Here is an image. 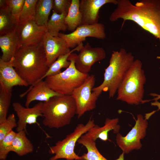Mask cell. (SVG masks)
Wrapping results in <instances>:
<instances>
[{"instance_id": "obj_1", "label": "cell", "mask_w": 160, "mask_h": 160, "mask_svg": "<svg viewBox=\"0 0 160 160\" xmlns=\"http://www.w3.org/2000/svg\"><path fill=\"white\" fill-rule=\"evenodd\" d=\"M116 8L109 18L111 22H134L159 41L160 44V0H140L133 4L129 0H117Z\"/></svg>"}, {"instance_id": "obj_2", "label": "cell", "mask_w": 160, "mask_h": 160, "mask_svg": "<svg viewBox=\"0 0 160 160\" xmlns=\"http://www.w3.org/2000/svg\"><path fill=\"white\" fill-rule=\"evenodd\" d=\"M10 61L20 76L31 86L38 82L49 68L42 41L35 45L20 46Z\"/></svg>"}, {"instance_id": "obj_3", "label": "cell", "mask_w": 160, "mask_h": 160, "mask_svg": "<svg viewBox=\"0 0 160 160\" xmlns=\"http://www.w3.org/2000/svg\"><path fill=\"white\" fill-rule=\"evenodd\" d=\"M134 60L132 53L127 52L124 48L119 51H113L109 65L105 70L103 81L100 85L93 88V94L98 98L102 92H108L109 98L113 97Z\"/></svg>"}, {"instance_id": "obj_4", "label": "cell", "mask_w": 160, "mask_h": 160, "mask_svg": "<svg viewBox=\"0 0 160 160\" xmlns=\"http://www.w3.org/2000/svg\"><path fill=\"white\" fill-rule=\"evenodd\" d=\"M42 112L43 125L49 128L59 129L69 125L76 114V106L71 95L55 96L43 102Z\"/></svg>"}, {"instance_id": "obj_5", "label": "cell", "mask_w": 160, "mask_h": 160, "mask_svg": "<svg viewBox=\"0 0 160 160\" xmlns=\"http://www.w3.org/2000/svg\"><path fill=\"white\" fill-rule=\"evenodd\" d=\"M146 81L142 62L138 59L135 60L125 74L118 89L116 100L130 105L142 103Z\"/></svg>"}, {"instance_id": "obj_6", "label": "cell", "mask_w": 160, "mask_h": 160, "mask_svg": "<svg viewBox=\"0 0 160 160\" xmlns=\"http://www.w3.org/2000/svg\"><path fill=\"white\" fill-rule=\"evenodd\" d=\"M77 54L72 53L68 60L69 66L63 72L45 78V81L51 89L62 95H71L74 89L81 85L89 75L82 73L76 68L75 59Z\"/></svg>"}, {"instance_id": "obj_7", "label": "cell", "mask_w": 160, "mask_h": 160, "mask_svg": "<svg viewBox=\"0 0 160 160\" xmlns=\"http://www.w3.org/2000/svg\"><path fill=\"white\" fill-rule=\"evenodd\" d=\"M95 125L94 120L91 118L85 124H78L73 132L67 135L63 140L58 141L54 145L49 147V152L54 155L49 160L61 159L66 160H82L81 156H78L74 152L76 143L82 135Z\"/></svg>"}, {"instance_id": "obj_8", "label": "cell", "mask_w": 160, "mask_h": 160, "mask_svg": "<svg viewBox=\"0 0 160 160\" xmlns=\"http://www.w3.org/2000/svg\"><path fill=\"white\" fill-rule=\"evenodd\" d=\"M95 81L94 75H89L84 82L73 92L71 95L74 98L76 106L78 118L85 113L94 109L98 98L92 93Z\"/></svg>"}, {"instance_id": "obj_9", "label": "cell", "mask_w": 160, "mask_h": 160, "mask_svg": "<svg viewBox=\"0 0 160 160\" xmlns=\"http://www.w3.org/2000/svg\"><path fill=\"white\" fill-rule=\"evenodd\" d=\"M148 124L147 119L139 114L137 116L135 125L126 136H123L119 133L117 134L116 143L123 152L127 153L142 147L140 140L146 135Z\"/></svg>"}, {"instance_id": "obj_10", "label": "cell", "mask_w": 160, "mask_h": 160, "mask_svg": "<svg viewBox=\"0 0 160 160\" xmlns=\"http://www.w3.org/2000/svg\"><path fill=\"white\" fill-rule=\"evenodd\" d=\"M58 36L65 40L70 48H75L83 43L88 37L101 39L106 37L104 25L99 23L92 25H81L70 33H60Z\"/></svg>"}, {"instance_id": "obj_11", "label": "cell", "mask_w": 160, "mask_h": 160, "mask_svg": "<svg viewBox=\"0 0 160 160\" xmlns=\"http://www.w3.org/2000/svg\"><path fill=\"white\" fill-rule=\"evenodd\" d=\"M43 102H39L32 107H24L20 103L15 102L12 104L13 109L18 118L16 130L17 132L24 130L27 134V124H36L44 132L47 138L51 137L41 127L37 121L39 117L42 116V108Z\"/></svg>"}, {"instance_id": "obj_12", "label": "cell", "mask_w": 160, "mask_h": 160, "mask_svg": "<svg viewBox=\"0 0 160 160\" xmlns=\"http://www.w3.org/2000/svg\"><path fill=\"white\" fill-rule=\"evenodd\" d=\"M76 55L75 65L76 69L81 73L89 74L92 66L96 62L106 57L105 50L102 47H93L87 42L83 46Z\"/></svg>"}, {"instance_id": "obj_13", "label": "cell", "mask_w": 160, "mask_h": 160, "mask_svg": "<svg viewBox=\"0 0 160 160\" xmlns=\"http://www.w3.org/2000/svg\"><path fill=\"white\" fill-rule=\"evenodd\" d=\"M46 31V27L38 25L33 20L19 24L16 30L20 46L33 45L40 43Z\"/></svg>"}, {"instance_id": "obj_14", "label": "cell", "mask_w": 160, "mask_h": 160, "mask_svg": "<svg viewBox=\"0 0 160 160\" xmlns=\"http://www.w3.org/2000/svg\"><path fill=\"white\" fill-rule=\"evenodd\" d=\"M42 42L49 67L59 56L71 51L63 38L52 36L47 31L44 35Z\"/></svg>"}, {"instance_id": "obj_15", "label": "cell", "mask_w": 160, "mask_h": 160, "mask_svg": "<svg viewBox=\"0 0 160 160\" xmlns=\"http://www.w3.org/2000/svg\"><path fill=\"white\" fill-rule=\"evenodd\" d=\"M117 2V0H80L79 9L82 17L81 25H92L98 23L100 8L107 4L116 5Z\"/></svg>"}, {"instance_id": "obj_16", "label": "cell", "mask_w": 160, "mask_h": 160, "mask_svg": "<svg viewBox=\"0 0 160 160\" xmlns=\"http://www.w3.org/2000/svg\"><path fill=\"white\" fill-rule=\"evenodd\" d=\"M26 95L27 96L25 105L26 107L28 108L31 103L33 101L46 102L52 97L62 95L51 89L45 81L42 80L31 86L26 91L20 95V97H23Z\"/></svg>"}, {"instance_id": "obj_17", "label": "cell", "mask_w": 160, "mask_h": 160, "mask_svg": "<svg viewBox=\"0 0 160 160\" xmlns=\"http://www.w3.org/2000/svg\"><path fill=\"white\" fill-rule=\"evenodd\" d=\"M28 85L18 74L10 61L5 62L0 59V86L12 91L15 86Z\"/></svg>"}, {"instance_id": "obj_18", "label": "cell", "mask_w": 160, "mask_h": 160, "mask_svg": "<svg viewBox=\"0 0 160 160\" xmlns=\"http://www.w3.org/2000/svg\"><path fill=\"white\" fill-rule=\"evenodd\" d=\"M20 46L16 31L0 36V47L2 53L0 59L5 62L10 61Z\"/></svg>"}, {"instance_id": "obj_19", "label": "cell", "mask_w": 160, "mask_h": 160, "mask_svg": "<svg viewBox=\"0 0 160 160\" xmlns=\"http://www.w3.org/2000/svg\"><path fill=\"white\" fill-rule=\"evenodd\" d=\"M119 122L118 118L106 119L105 125L102 127L95 125L90 129L85 135L87 136L96 141L98 138L106 141L108 140V132L113 130L115 133H118L120 127L118 124Z\"/></svg>"}, {"instance_id": "obj_20", "label": "cell", "mask_w": 160, "mask_h": 160, "mask_svg": "<svg viewBox=\"0 0 160 160\" xmlns=\"http://www.w3.org/2000/svg\"><path fill=\"white\" fill-rule=\"evenodd\" d=\"M83 46V43H81L71 50L69 53L59 56L49 67L45 74L37 83L47 77L56 75L62 72L61 69L63 68L66 69L68 68L71 64L70 62L68 60L69 55L76 51L79 52Z\"/></svg>"}, {"instance_id": "obj_21", "label": "cell", "mask_w": 160, "mask_h": 160, "mask_svg": "<svg viewBox=\"0 0 160 160\" xmlns=\"http://www.w3.org/2000/svg\"><path fill=\"white\" fill-rule=\"evenodd\" d=\"M24 130L17 133L12 143L11 151L16 153L20 156H22L32 153L33 146L26 136Z\"/></svg>"}, {"instance_id": "obj_22", "label": "cell", "mask_w": 160, "mask_h": 160, "mask_svg": "<svg viewBox=\"0 0 160 160\" xmlns=\"http://www.w3.org/2000/svg\"><path fill=\"white\" fill-rule=\"evenodd\" d=\"M80 1L71 0L68 13L65 18L67 30L72 32L81 24L82 17L79 9Z\"/></svg>"}, {"instance_id": "obj_23", "label": "cell", "mask_w": 160, "mask_h": 160, "mask_svg": "<svg viewBox=\"0 0 160 160\" xmlns=\"http://www.w3.org/2000/svg\"><path fill=\"white\" fill-rule=\"evenodd\" d=\"M77 142L85 146L87 153L81 156L82 160H108L100 153L96 146L95 141L86 136L82 135Z\"/></svg>"}, {"instance_id": "obj_24", "label": "cell", "mask_w": 160, "mask_h": 160, "mask_svg": "<svg viewBox=\"0 0 160 160\" xmlns=\"http://www.w3.org/2000/svg\"><path fill=\"white\" fill-rule=\"evenodd\" d=\"M67 14H58L52 11L50 18L47 23V31L52 36H58L60 31H65L67 30L65 22V18Z\"/></svg>"}, {"instance_id": "obj_25", "label": "cell", "mask_w": 160, "mask_h": 160, "mask_svg": "<svg viewBox=\"0 0 160 160\" xmlns=\"http://www.w3.org/2000/svg\"><path fill=\"white\" fill-rule=\"evenodd\" d=\"M53 0H38L36 5L35 20L39 25L46 27L52 9Z\"/></svg>"}, {"instance_id": "obj_26", "label": "cell", "mask_w": 160, "mask_h": 160, "mask_svg": "<svg viewBox=\"0 0 160 160\" xmlns=\"http://www.w3.org/2000/svg\"><path fill=\"white\" fill-rule=\"evenodd\" d=\"M18 24L10 13L8 8L0 9V36L16 31Z\"/></svg>"}, {"instance_id": "obj_27", "label": "cell", "mask_w": 160, "mask_h": 160, "mask_svg": "<svg viewBox=\"0 0 160 160\" xmlns=\"http://www.w3.org/2000/svg\"><path fill=\"white\" fill-rule=\"evenodd\" d=\"M12 91L0 86V123L7 119V115L11 102Z\"/></svg>"}, {"instance_id": "obj_28", "label": "cell", "mask_w": 160, "mask_h": 160, "mask_svg": "<svg viewBox=\"0 0 160 160\" xmlns=\"http://www.w3.org/2000/svg\"><path fill=\"white\" fill-rule=\"evenodd\" d=\"M38 0H25L19 17V24L30 20H35Z\"/></svg>"}, {"instance_id": "obj_29", "label": "cell", "mask_w": 160, "mask_h": 160, "mask_svg": "<svg viewBox=\"0 0 160 160\" xmlns=\"http://www.w3.org/2000/svg\"><path fill=\"white\" fill-rule=\"evenodd\" d=\"M17 133L12 130L0 141V159L5 160L11 152L12 142Z\"/></svg>"}, {"instance_id": "obj_30", "label": "cell", "mask_w": 160, "mask_h": 160, "mask_svg": "<svg viewBox=\"0 0 160 160\" xmlns=\"http://www.w3.org/2000/svg\"><path fill=\"white\" fill-rule=\"evenodd\" d=\"M17 126L15 115L13 113L9 114L4 121L0 123V141Z\"/></svg>"}, {"instance_id": "obj_31", "label": "cell", "mask_w": 160, "mask_h": 160, "mask_svg": "<svg viewBox=\"0 0 160 160\" xmlns=\"http://www.w3.org/2000/svg\"><path fill=\"white\" fill-rule=\"evenodd\" d=\"M25 0H8V10L19 23V17Z\"/></svg>"}, {"instance_id": "obj_32", "label": "cell", "mask_w": 160, "mask_h": 160, "mask_svg": "<svg viewBox=\"0 0 160 160\" xmlns=\"http://www.w3.org/2000/svg\"><path fill=\"white\" fill-rule=\"evenodd\" d=\"M71 0H53L52 11L58 14H67Z\"/></svg>"}, {"instance_id": "obj_33", "label": "cell", "mask_w": 160, "mask_h": 160, "mask_svg": "<svg viewBox=\"0 0 160 160\" xmlns=\"http://www.w3.org/2000/svg\"><path fill=\"white\" fill-rule=\"evenodd\" d=\"M7 8H8V0H0V9Z\"/></svg>"}, {"instance_id": "obj_34", "label": "cell", "mask_w": 160, "mask_h": 160, "mask_svg": "<svg viewBox=\"0 0 160 160\" xmlns=\"http://www.w3.org/2000/svg\"><path fill=\"white\" fill-rule=\"evenodd\" d=\"M151 96H154L155 97L152 100H143V103H145L149 101H150L151 100H155V101H157L158 100L160 99V95H158L157 94H155V93H151L149 94Z\"/></svg>"}, {"instance_id": "obj_35", "label": "cell", "mask_w": 160, "mask_h": 160, "mask_svg": "<svg viewBox=\"0 0 160 160\" xmlns=\"http://www.w3.org/2000/svg\"><path fill=\"white\" fill-rule=\"evenodd\" d=\"M124 152H123L120 155L119 157L115 160H124Z\"/></svg>"}]
</instances>
